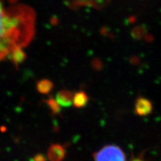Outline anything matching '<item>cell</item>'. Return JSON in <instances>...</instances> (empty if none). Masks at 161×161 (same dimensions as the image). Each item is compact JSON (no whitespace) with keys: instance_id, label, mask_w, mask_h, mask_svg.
<instances>
[{"instance_id":"7a4b0ae2","label":"cell","mask_w":161,"mask_h":161,"mask_svg":"<svg viewBox=\"0 0 161 161\" xmlns=\"http://www.w3.org/2000/svg\"><path fill=\"white\" fill-rule=\"evenodd\" d=\"M95 161H126L124 151L116 145H108L94 154Z\"/></svg>"},{"instance_id":"6da1fadb","label":"cell","mask_w":161,"mask_h":161,"mask_svg":"<svg viewBox=\"0 0 161 161\" xmlns=\"http://www.w3.org/2000/svg\"><path fill=\"white\" fill-rule=\"evenodd\" d=\"M25 14L7 9L0 2V60L29 41L32 23Z\"/></svg>"},{"instance_id":"5b68a950","label":"cell","mask_w":161,"mask_h":161,"mask_svg":"<svg viewBox=\"0 0 161 161\" xmlns=\"http://www.w3.org/2000/svg\"><path fill=\"white\" fill-rule=\"evenodd\" d=\"M87 102L88 97L84 92H78L74 98V104L75 107H78V108H82V107L85 106Z\"/></svg>"},{"instance_id":"8992f818","label":"cell","mask_w":161,"mask_h":161,"mask_svg":"<svg viewBox=\"0 0 161 161\" xmlns=\"http://www.w3.org/2000/svg\"><path fill=\"white\" fill-rule=\"evenodd\" d=\"M146 34V29H145L144 26H137V27L134 28L132 31V37L135 39L140 40L141 38L145 37Z\"/></svg>"},{"instance_id":"ba28073f","label":"cell","mask_w":161,"mask_h":161,"mask_svg":"<svg viewBox=\"0 0 161 161\" xmlns=\"http://www.w3.org/2000/svg\"><path fill=\"white\" fill-rule=\"evenodd\" d=\"M130 161H145L141 157H138V158H133Z\"/></svg>"},{"instance_id":"3957f363","label":"cell","mask_w":161,"mask_h":161,"mask_svg":"<svg viewBox=\"0 0 161 161\" xmlns=\"http://www.w3.org/2000/svg\"><path fill=\"white\" fill-rule=\"evenodd\" d=\"M153 105L149 100L143 97H139L136 101L134 111L138 116H145L152 113Z\"/></svg>"},{"instance_id":"277c9868","label":"cell","mask_w":161,"mask_h":161,"mask_svg":"<svg viewBox=\"0 0 161 161\" xmlns=\"http://www.w3.org/2000/svg\"><path fill=\"white\" fill-rule=\"evenodd\" d=\"M65 155V149L61 145L52 144L48 149L47 157L49 161H62Z\"/></svg>"},{"instance_id":"52a82bcc","label":"cell","mask_w":161,"mask_h":161,"mask_svg":"<svg viewBox=\"0 0 161 161\" xmlns=\"http://www.w3.org/2000/svg\"><path fill=\"white\" fill-rule=\"evenodd\" d=\"M30 161H47V158L43 154H37L30 160Z\"/></svg>"}]
</instances>
